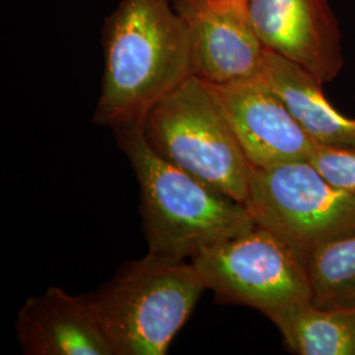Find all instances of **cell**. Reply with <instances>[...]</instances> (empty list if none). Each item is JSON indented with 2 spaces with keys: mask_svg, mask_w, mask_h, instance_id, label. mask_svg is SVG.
I'll use <instances>...</instances> for the list:
<instances>
[{
  "mask_svg": "<svg viewBox=\"0 0 355 355\" xmlns=\"http://www.w3.org/2000/svg\"><path fill=\"white\" fill-rule=\"evenodd\" d=\"M261 76L318 145L355 148V119L338 112L304 67L267 49Z\"/></svg>",
  "mask_w": 355,
  "mask_h": 355,
  "instance_id": "8fae6325",
  "label": "cell"
},
{
  "mask_svg": "<svg viewBox=\"0 0 355 355\" xmlns=\"http://www.w3.org/2000/svg\"><path fill=\"white\" fill-rule=\"evenodd\" d=\"M270 320L288 350L299 355H355V309L292 305Z\"/></svg>",
  "mask_w": 355,
  "mask_h": 355,
  "instance_id": "7c38bea8",
  "label": "cell"
},
{
  "mask_svg": "<svg viewBox=\"0 0 355 355\" xmlns=\"http://www.w3.org/2000/svg\"><path fill=\"white\" fill-rule=\"evenodd\" d=\"M209 86L250 165L267 168L309 161L318 144L262 76Z\"/></svg>",
  "mask_w": 355,
  "mask_h": 355,
  "instance_id": "ba28073f",
  "label": "cell"
},
{
  "mask_svg": "<svg viewBox=\"0 0 355 355\" xmlns=\"http://www.w3.org/2000/svg\"><path fill=\"white\" fill-rule=\"evenodd\" d=\"M309 162L333 186L355 196V148L343 149L318 145Z\"/></svg>",
  "mask_w": 355,
  "mask_h": 355,
  "instance_id": "5bb4252c",
  "label": "cell"
},
{
  "mask_svg": "<svg viewBox=\"0 0 355 355\" xmlns=\"http://www.w3.org/2000/svg\"><path fill=\"white\" fill-rule=\"evenodd\" d=\"M207 290L266 318L311 302L304 261L268 229L255 224L240 234L203 249L191 259Z\"/></svg>",
  "mask_w": 355,
  "mask_h": 355,
  "instance_id": "8992f818",
  "label": "cell"
},
{
  "mask_svg": "<svg viewBox=\"0 0 355 355\" xmlns=\"http://www.w3.org/2000/svg\"><path fill=\"white\" fill-rule=\"evenodd\" d=\"M104 74L94 123L141 124L193 76L190 35L170 0H123L104 28Z\"/></svg>",
  "mask_w": 355,
  "mask_h": 355,
  "instance_id": "6da1fadb",
  "label": "cell"
},
{
  "mask_svg": "<svg viewBox=\"0 0 355 355\" xmlns=\"http://www.w3.org/2000/svg\"><path fill=\"white\" fill-rule=\"evenodd\" d=\"M140 125L157 155L246 203L252 165L208 83L191 76L155 103Z\"/></svg>",
  "mask_w": 355,
  "mask_h": 355,
  "instance_id": "277c9868",
  "label": "cell"
},
{
  "mask_svg": "<svg viewBox=\"0 0 355 355\" xmlns=\"http://www.w3.org/2000/svg\"><path fill=\"white\" fill-rule=\"evenodd\" d=\"M311 303L355 309V232L318 249L306 261Z\"/></svg>",
  "mask_w": 355,
  "mask_h": 355,
  "instance_id": "4fadbf2b",
  "label": "cell"
},
{
  "mask_svg": "<svg viewBox=\"0 0 355 355\" xmlns=\"http://www.w3.org/2000/svg\"><path fill=\"white\" fill-rule=\"evenodd\" d=\"M268 51L300 64L322 85L343 66L341 35L328 0H245Z\"/></svg>",
  "mask_w": 355,
  "mask_h": 355,
  "instance_id": "9c48e42d",
  "label": "cell"
},
{
  "mask_svg": "<svg viewBox=\"0 0 355 355\" xmlns=\"http://www.w3.org/2000/svg\"><path fill=\"white\" fill-rule=\"evenodd\" d=\"M204 290L192 262L149 253L89 296L116 355H164Z\"/></svg>",
  "mask_w": 355,
  "mask_h": 355,
  "instance_id": "3957f363",
  "label": "cell"
},
{
  "mask_svg": "<svg viewBox=\"0 0 355 355\" xmlns=\"http://www.w3.org/2000/svg\"><path fill=\"white\" fill-rule=\"evenodd\" d=\"M245 205L306 261L327 243L355 232V196L333 186L309 161L252 166Z\"/></svg>",
  "mask_w": 355,
  "mask_h": 355,
  "instance_id": "5b68a950",
  "label": "cell"
},
{
  "mask_svg": "<svg viewBox=\"0 0 355 355\" xmlns=\"http://www.w3.org/2000/svg\"><path fill=\"white\" fill-rule=\"evenodd\" d=\"M16 331L26 355H116L89 295L73 296L54 286L26 300Z\"/></svg>",
  "mask_w": 355,
  "mask_h": 355,
  "instance_id": "30bf717a",
  "label": "cell"
},
{
  "mask_svg": "<svg viewBox=\"0 0 355 355\" xmlns=\"http://www.w3.org/2000/svg\"><path fill=\"white\" fill-rule=\"evenodd\" d=\"M190 35L192 73L209 85L261 76L267 48L245 0H173Z\"/></svg>",
  "mask_w": 355,
  "mask_h": 355,
  "instance_id": "52a82bcc",
  "label": "cell"
},
{
  "mask_svg": "<svg viewBox=\"0 0 355 355\" xmlns=\"http://www.w3.org/2000/svg\"><path fill=\"white\" fill-rule=\"evenodd\" d=\"M139 180L149 253L192 259L203 249L255 225L248 207L153 152L140 124L116 129Z\"/></svg>",
  "mask_w": 355,
  "mask_h": 355,
  "instance_id": "7a4b0ae2",
  "label": "cell"
}]
</instances>
